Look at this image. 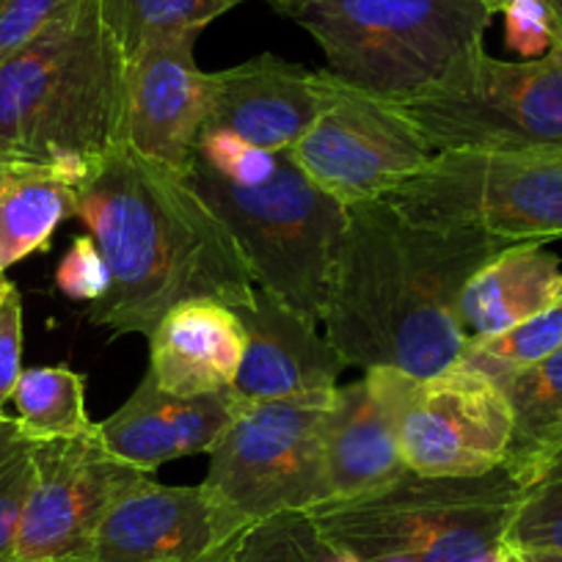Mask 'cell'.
Wrapping results in <instances>:
<instances>
[{"label": "cell", "mask_w": 562, "mask_h": 562, "mask_svg": "<svg viewBox=\"0 0 562 562\" xmlns=\"http://www.w3.org/2000/svg\"><path fill=\"white\" fill-rule=\"evenodd\" d=\"M323 321L345 364L428 378L458 361L467 281L510 243L434 226L386 196L348 204Z\"/></svg>", "instance_id": "cell-1"}, {"label": "cell", "mask_w": 562, "mask_h": 562, "mask_svg": "<svg viewBox=\"0 0 562 562\" xmlns=\"http://www.w3.org/2000/svg\"><path fill=\"white\" fill-rule=\"evenodd\" d=\"M83 221L111 270V290L89 321L116 334H149L186 301L243 306L254 284L240 248L180 171L113 144L78 186Z\"/></svg>", "instance_id": "cell-2"}, {"label": "cell", "mask_w": 562, "mask_h": 562, "mask_svg": "<svg viewBox=\"0 0 562 562\" xmlns=\"http://www.w3.org/2000/svg\"><path fill=\"white\" fill-rule=\"evenodd\" d=\"M124 56L100 0H75L0 67V166L89 171L122 140Z\"/></svg>", "instance_id": "cell-3"}, {"label": "cell", "mask_w": 562, "mask_h": 562, "mask_svg": "<svg viewBox=\"0 0 562 562\" xmlns=\"http://www.w3.org/2000/svg\"><path fill=\"white\" fill-rule=\"evenodd\" d=\"M321 45L328 75L383 100H408L483 47V0H268Z\"/></svg>", "instance_id": "cell-4"}, {"label": "cell", "mask_w": 562, "mask_h": 562, "mask_svg": "<svg viewBox=\"0 0 562 562\" xmlns=\"http://www.w3.org/2000/svg\"><path fill=\"white\" fill-rule=\"evenodd\" d=\"M521 485L494 469L480 477H425L310 510L323 538L359 562H488L505 543Z\"/></svg>", "instance_id": "cell-5"}, {"label": "cell", "mask_w": 562, "mask_h": 562, "mask_svg": "<svg viewBox=\"0 0 562 562\" xmlns=\"http://www.w3.org/2000/svg\"><path fill=\"white\" fill-rule=\"evenodd\" d=\"M188 182L240 248L254 284L321 323L348 210L281 153L268 180L237 186L191 160Z\"/></svg>", "instance_id": "cell-6"}, {"label": "cell", "mask_w": 562, "mask_h": 562, "mask_svg": "<svg viewBox=\"0 0 562 562\" xmlns=\"http://www.w3.org/2000/svg\"><path fill=\"white\" fill-rule=\"evenodd\" d=\"M405 215L505 243L562 237V149H452L386 193Z\"/></svg>", "instance_id": "cell-7"}, {"label": "cell", "mask_w": 562, "mask_h": 562, "mask_svg": "<svg viewBox=\"0 0 562 562\" xmlns=\"http://www.w3.org/2000/svg\"><path fill=\"white\" fill-rule=\"evenodd\" d=\"M397 105L434 153L562 149V50L502 61L480 47Z\"/></svg>", "instance_id": "cell-8"}, {"label": "cell", "mask_w": 562, "mask_h": 562, "mask_svg": "<svg viewBox=\"0 0 562 562\" xmlns=\"http://www.w3.org/2000/svg\"><path fill=\"white\" fill-rule=\"evenodd\" d=\"M334 389L237 403L232 422L210 447L204 485L248 521L326 505L323 419Z\"/></svg>", "instance_id": "cell-9"}, {"label": "cell", "mask_w": 562, "mask_h": 562, "mask_svg": "<svg viewBox=\"0 0 562 562\" xmlns=\"http://www.w3.org/2000/svg\"><path fill=\"white\" fill-rule=\"evenodd\" d=\"M364 381L392 419L408 472L480 477L502 467L513 414L494 378L456 361L428 378L372 367Z\"/></svg>", "instance_id": "cell-10"}, {"label": "cell", "mask_w": 562, "mask_h": 562, "mask_svg": "<svg viewBox=\"0 0 562 562\" xmlns=\"http://www.w3.org/2000/svg\"><path fill=\"white\" fill-rule=\"evenodd\" d=\"M288 155L348 207L386 196L436 153L397 102L328 75L326 105Z\"/></svg>", "instance_id": "cell-11"}, {"label": "cell", "mask_w": 562, "mask_h": 562, "mask_svg": "<svg viewBox=\"0 0 562 562\" xmlns=\"http://www.w3.org/2000/svg\"><path fill=\"white\" fill-rule=\"evenodd\" d=\"M34 467L14 562H89L108 510L153 477L113 456L97 425L72 439L34 441Z\"/></svg>", "instance_id": "cell-12"}, {"label": "cell", "mask_w": 562, "mask_h": 562, "mask_svg": "<svg viewBox=\"0 0 562 562\" xmlns=\"http://www.w3.org/2000/svg\"><path fill=\"white\" fill-rule=\"evenodd\" d=\"M199 34H169L124 58L122 144L186 175L213 113V72L196 64Z\"/></svg>", "instance_id": "cell-13"}, {"label": "cell", "mask_w": 562, "mask_h": 562, "mask_svg": "<svg viewBox=\"0 0 562 562\" xmlns=\"http://www.w3.org/2000/svg\"><path fill=\"white\" fill-rule=\"evenodd\" d=\"M248 524L204 483L147 477L102 518L89 562H210Z\"/></svg>", "instance_id": "cell-14"}, {"label": "cell", "mask_w": 562, "mask_h": 562, "mask_svg": "<svg viewBox=\"0 0 562 562\" xmlns=\"http://www.w3.org/2000/svg\"><path fill=\"white\" fill-rule=\"evenodd\" d=\"M213 89L207 127L229 130L268 153H290L326 105L328 72L262 53L213 72Z\"/></svg>", "instance_id": "cell-15"}, {"label": "cell", "mask_w": 562, "mask_h": 562, "mask_svg": "<svg viewBox=\"0 0 562 562\" xmlns=\"http://www.w3.org/2000/svg\"><path fill=\"white\" fill-rule=\"evenodd\" d=\"M235 312L246 331V356L229 389L237 403L299 397L337 386L339 372L348 364L317 331L315 321L259 288Z\"/></svg>", "instance_id": "cell-16"}, {"label": "cell", "mask_w": 562, "mask_h": 562, "mask_svg": "<svg viewBox=\"0 0 562 562\" xmlns=\"http://www.w3.org/2000/svg\"><path fill=\"white\" fill-rule=\"evenodd\" d=\"M237 411L232 392L177 397L144 375L127 403L97 425L102 445L140 472L155 474L177 458L210 452Z\"/></svg>", "instance_id": "cell-17"}, {"label": "cell", "mask_w": 562, "mask_h": 562, "mask_svg": "<svg viewBox=\"0 0 562 562\" xmlns=\"http://www.w3.org/2000/svg\"><path fill=\"white\" fill-rule=\"evenodd\" d=\"M149 375L177 397L229 392L246 356V331L232 306L186 301L149 334Z\"/></svg>", "instance_id": "cell-18"}, {"label": "cell", "mask_w": 562, "mask_h": 562, "mask_svg": "<svg viewBox=\"0 0 562 562\" xmlns=\"http://www.w3.org/2000/svg\"><path fill=\"white\" fill-rule=\"evenodd\" d=\"M408 474L397 434L370 383L334 389L323 419V477L326 505L359 499Z\"/></svg>", "instance_id": "cell-19"}, {"label": "cell", "mask_w": 562, "mask_h": 562, "mask_svg": "<svg viewBox=\"0 0 562 562\" xmlns=\"http://www.w3.org/2000/svg\"><path fill=\"white\" fill-rule=\"evenodd\" d=\"M562 301L560 257L543 243H513L491 257L461 293V323L469 337H491L554 310Z\"/></svg>", "instance_id": "cell-20"}, {"label": "cell", "mask_w": 562, "mask_h": 562, "mask_svg": "<svg viewBox=\"0 0 562 562\" xmlns=\"http://www.w3.org/2000/svg\"><path fill=\"white\" fill-rule=\"evenodd\" d=\"M83 171L50 164L0 166V273L50 246L75 215Z\"/></svg>", "instance_id": "cell-21"}, {"label": "cell", "mask_w": 562, "mask_h": 562, "mask_svg": "<svg viewBox=\"0 0 562 562\" xmlns=\"http://www.w3.org/2000/svg\"><path fill=\"white\" fill-rule=\"evenodd\" d=\"M496 383L513 414L502 469L521 488H529L562 463V348Z\"/></svg>", "instance_id": "cell-22"}, {"label": "cell", "mask_w": 562, "mask_h": 562, "mask_svg": "<svg viewBox=\"0 0 562 562\" xmlns=\"http://www.w3.org/2000/svg\"><path fill=\"white\" fill-rule=\"evenodd\" d=\"M12 403L20 430L34 441L72 439L94 428L86 411V378L67 364L23 370Z\"/></svg>", "instance_id": "cell-23"}, {"label": "cell", "mask_w": 562, "mask_h": 562, "mask_svg": "<svg viewBox=\"0 0 562 562\" xmlns=\"http://www.w3.org/2000/svg\"><path fill=\"white\" fill-rule=\"evenodd\" d=\"M246 0H100V12L122 56L169 34H199Z\"/></svg>", "instance_id": "cell-24"}, {"label": "cell", "mask_w": 562, "mask_h": 562, "mask_svg": "<svg viewBox=\"0 0 562 562\" xmlns=\"http://www.w3.org/2000/svg\"><path fill=\"white\" fill-rule=\"evenodd\" d=\"M337 549L310 513H279L248 524L210 562H331Z\"/></svg>", "instance_id": "cell-25"}, {"label": "cell", "mask_w": 562, "mask_h": 562, "mask_svg": "<svg viewBox=\"0 0 562 562\" xmlns=\"http://www.w3.org/2000/svg\"><path fill=\"white\" fill-rule=\"evenodd\" d=\"M562 348V301L554 310L518 323L491 337H469L458 364L502 381L505 375L532 367Z\"/></svg>", "instance_id": "cell-26"}, {"label": "cell", "mask_w": 562, "mask_h": 562, "mask_svg": "<svg viewBox=\"0 0 562 562\" xmlns=\"http://www.w3.org/2000/svg\"><path fill=\"white\" fill-rule=\"evenodd\" d=\"M34 439L9 416L0 425V562H14L20 521L34 488Z\"/></svg>", "instance_id": "cell-27"}, {"label": "cell", "mask_w": 562, "mask_h": 562, "mask_svg": "<svg viewBox=\"0 0 562 562\" xmlns=\"http://www.w3.org/2000/svg\"><path fill=\"white\" fill-rule=\"evenodd\" d=\"M505 540L562 554V463L521 491Z\"/></svg>", "instance_id": "cell-28"}, {"label": "cell", "mask_w": 562, "mask_h": 562, "mask_svg": "<svg viewBox=\"0 0 562 562\" xmlns=\"http://www.w3.org/2000/svg\"><path fill=\"white\" fill-rule=\"evenodd\" d=\"M281 153H268L262 147H254L240 135L229 133V130H202L193 149V158L199 164L207 166L224 180L237 182V186H257V182L268 180L276 169V160Z\"/></svg>", "instance_id": "cell-29"}, {"label": "cell", "mask_w": 562, "mask_h": 562, "mask_svg": "<svg viewBox=\"0 0 562 562\" xmlns=\"http://www.w3.org/2000/svg\"><path fill=\"white\" fill-rule=\"evenodd\" d=\"M56 288L67 299L83 301V304H97L105 299L111 290V270L94 237H75L56 268Z\"/></svg>", "instance_id": "cell-30"}, {"label": "cell", "mask_w": 562, "mask_h": 562, "mask_svg": "<svg viewBox=\"0 0 562 562\" xmlns=\"http://www.w3.org/2000/svg\"><path fill=\"white\" fill-rule=\"evenodd\" d=\"M75 0H0V67Z\"/></svg>", "instance_id": "cell-31"}, {"label": "cell", "mask_w": 562, "mask_h": 562, "mask_svg": "<svg viewBox=\"0 0 562 562\" xmlns=\"http://www.w3.org/2000/svg\"><path fill=\"white\" fill-rule=\"evenodd\" d=\"M502 14H505L507 47L524 61L546 56L554 47V29L543 0H507Z\"/></svg>", "instance_id": "cell-32"}, {"label": "cell", "mask_w": 562, "mask_h": 562, "mask_svg": "<svg viewBox=\"0 0 562 562\" xmlns=\"http://www.w3.org/2000/svg\"><path fill=\"white\" fill-rule=\"evenodd\" d=\"M23 375V299L12 281L0 290V408L12 400Z\"/></svg>", "instance_id": "cell-33"}, {"label": "cell", "mask_w": 562, "mask_h": 562, "mask_svg": "<svg viewBox=\"0 0 562 562\" xmlns=\"http://www.w3.org/2000/svg\"><path fill=\"white\" fill-rule=\"evenodd\" d=\"M505 549H507V560L510 562H562V554L549 549H529V546H516V543H507L505 540Z\"/></svg>", "instance_id": "cell-34"}, {"label": "cell", "mask_w": 562, "mask_h": 562, "mask_svg": "<svg viewBox=\"0 0 562 562\" xmlns=\"http://www.w3.org/2000/svg\"><path fill=\"white\" fill-rule=\"evenodd\" d=\"M549 9L551 29H554V47L551 50H562V0H543Z\"/></svg>", "instance_id": "cell-35"}, {"label": "cell", "mask_w": 562, "mask_h": 562, "mask_svg": "<svg viewBox=\"0 0 562 562\" xmlns=\"http://www.w3.org/2000/svg\"><path fill=\"white\" fill-rule=\"evenodd\" d=\"M483 3H485V7H488L494 14H499L502 9L507 7V0H483Z\"/></svg>", "instance_id": "cell-36"}, {"label": "cell", "mask_w": 562, "mask_h": 562, "mask_svg": "<svg viewBox=\"0 0 562 562\" xmlns=\"http://www.w3.org/2000/svg\"><path fill=\"white\" fill-rule=\"evenodd\" d=\"M7 419H9V416L3 414V408H0V425H3V422H7Z\"/></svg>", "instance_id": "cell-37"}, {"label": "cell", "mask_w": 562, "mask_h": 562, "mask_svg": "<svg viewBox=\"0 0 562 562\" xmlns=\"http://www.w3.org/2000/svg\"><path fill=\"white\" fill-rule=\"evenodd\" d=\"M3 281H7V276L0 273V290H3Z\"/></svg>", "instance_id": "cell-38"}]
</instances>
